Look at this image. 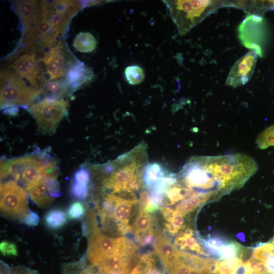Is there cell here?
Instances as JSON below:
<instances>
[{
	"label": "cell",
	"instance_id": "cell-1",
	"mask_svg": "<svg viewBox=\"0 0 274 274\" xmlns=\"http://www.w3.org/2000/svg\"><path fill=\"white\" fill-rule=\"evenodd\" d=\"M180 36L189 32L209 15L226 6V3L218 1H163Z\"/></svg>",
	"mask_w": 274,
	"mask_h": 274
},
{
	"label": "cell",
	"instance_id": "cell-2",
	"mask_svg": "<svg viewBox=\"0 0 274 274\" xmlns=\"http://www.w3.org/2000/svg\"><path fill=\"white\" fill-rule=\"evenodd\" d=\"M42 92L41 89L28 86L16 74L1 70V109L19 106L28 108Z\"/></svg>",
	"mask_w": 274,
	"mask_h": 274
},
{
	"label": "cell",
	"instance_id": "cell-3",
	"mask_svg": "<svg viewBox=\"0 0 274 274\" xmlns=\"http://www.w3.org/2000/svg\"><path fill=\"white\" fill-rule=\"evenodd\" d=\"M68 107L67 100L45 97L32 104L27 110L36 120L39 131L43 134H51L67 116Z\"/></svg>",
	"mask_w": 274,
	"mask_h": 274
},
{
	"label": "cell",
	"instance_id": "cell-4",
	"mask_svg": "<svg viewBox=\"0 0 274 274\" xmlns=\"http://www.w3.org/2000/svg\"><path fill=\"white\" fill-rule=\"evenodd\" d=\"M13 9L22 24V37L20 42L31 46L39 39V26L42 19L41 1H14Z\"/></svg>",
	"mask_w": 274,
	"mask_h": 274
},
{
	"label": "cell",
	"instance_id": "cell-5",
	"mask_svg": "<svg viewBox=\"0 0 274 274\" xmlns=\"http://www.w3.org/2000/svg\"><path fill=\"white\" fill-rule=\"evenodd\" d=\"M27 191L14 181L1 185V211L10 219L21 220L29 213Z\"/></svg>",
	"mask_w": 274,
	"mask_h": 274
},
{
	"label": "cell",
	"instance_id": "cell-6",
	"mask_svg": "<svg viewBox=\"0 0 274 274\" xmlns=\"http://www.w3.org/2000/svg\"><path fill=\"white\" fill-rule=\"evenodd\" d=\"M42 18L46 20L60 35L64 32L73 17L83 7L77 1H41Z\"/></svg>",
	"mask_w": 274,
	"mask_h": 274
},
{
	"label": "cell",
	"instance_id": "cell-7",
	"mask_svg": "<svg viewBox=\"0 0 274 274\" xmlns=\"http://www.w3.org/2000/svg\"><path fill=\"white\" fill-rule=\"evenodd\" d=\"M115 163V169L110 176L104 180L103 187L105 191L110 194H114L138 190L141 182L139 173L141 164L135 160L129 161L116 170Z\"/></svg>",
	"mask_w": 274,
	"mask_h": 274
},
{
	"label": "cell",
	"instance_id": "cell-8",
	"mask_svg": "<svg viewBox=\"0 0 274 274\" xmlns=\"http://www.w3.org/2000/svg\"><path fill=\"white\" fill-rule=\"evenodd\" d=\"M131 244L124 237H112L95 233L89 240L87 258L91 265L96 267L105 258L127 248Z\"/></svg>",
	"mask_w": 274,
	"mask_h": 274
},
{
	"label": "cell",
	"instance_id": "cell-9",
	"mask_svg": "<svg viewBox=\"0 0 274 274\" xmlns=\"http://www.w3.org/2000/svg\"><path fill=\"white\" fill-rule=\"evenodd\" d=\"M263 18L258 15L247 16L238 26V36L243 44L254 51L260 57L262 55L261 43L263 40Z\"/></svg>",
	"mask_w": 274,
	"mask_h": 274
},
{
	"label": "cell",
	"instance_id": "cell-10",
	"mask_svg": "<svg viewBox=\"0 0 274 274\" xmlns=\"http://www.w3.org/2000/svg\"><path fill=\"white\" fill-rule=\"evenodd\" d=\"M67 55L63 44L60 42L47 51L40 59L46 67L49 81L64 76L69 66L76 60H68Z\"/></svg>",
	"mask_w": 274,
	"mask_h": 274
},
{
	"label": "cell",
	"instance_id": "cell-11",
	"mask_svg": "<svg viewBox=\"0 0 274 274\" xmlns=\"http://www.w3.org/2000/svg\"><path fill=\"white\" fill-rule=\"evenodd\" d=\"M257 54L250 50L233 65L226 79L227 85L236 87L247 83L251 79L256 64Z\"/></svg>",
	"mask_w": 274,
	"mask_h": 274
},
{
	"label": "cell",
	"instance_id": "cell-12",
	"mask_svg": "<svg viewBox=\"0 0 274 274\" xmlns=\"http://www.w3.org/2000/svg\"><path fill=\"white\" fill-rule=\"evenodd\" d=\"M11 66L20 77L26 79L32 86L38 88L37 78L40 70L34 52L21 55L14 60Z\"/></svg>",
	"mask_w": 274,
	"mask_h": 274
},
{
	"label": "cell",
	"instance_id": "cell-13",
	"mask_svg": "<svg viewBox=\"0 0 274 274\" xmlns=\"http://www.w3.org/2000/svg\"><path fill=\"white\" fill-rule=\"evenodd\" d=\"M94 77L92 69L76 60L68 67L64 80L72 91L90 82Z\"/></svg>",
	"mask_w": 274,
	"mask_h": 274
},
{
	"label": "cell",
	"instance_id": "cell-14",
	"mask_svg": "<svg viewBox=\"0 0 274 274\" xmlns=\"http://www.w3.org/2000/svg\"><path fill=\"white\" fill-rule=\"evenodd\" d=\"M155 251L165 269L169 272L179 255L180 251L164 236H156L154 244Z\"/></svg>",
	"mask_w": 274,
	"mask_h": 274
},
{
	"label": "cell",
	"instance_id": "cell-15",
	"mask_svg": "<svg viewBox=\"0 0 274 274\" xmlns=\"http://www.w3.org/2000/svg\"><path fill=\"white\" fill-rule=\"evenodd\" d=\"M113 194L115 204L112 218L119 223L128 224L132 207L138 202V200L126 199Z\"/></svg>",
	"mask_w": 274,
	"mask_h": 274
},
{
	"label": "cell",
	"instance_id": "cell-16",
	"mask_svg": "<svg viewBox=\"0 0 274 274\" xmlns=\"http://www.w3.org/2000/svg\"><path fill=\"white\" fill-rule=\"evenodd\" d=\"M41 89L46 97L57 100L63 99L72 91L64 79L48 81L43 85Z\"/></svg>",
	"mask_w": 274,
	"mask_h": 274
},
{
	"label": "cell",
	"instance_id": "cell-17",
	"mask_svg": "<svg viewBox=\"0 0 274 274\" xmlns=\"http://www.w3.org/2000/svg\"><path fill=\"white\" fill-rule=\"evenodd\" d=\"M252 257L264 261L271 274H274V244L270 242L258 245L252 249Z\"/></svg>",
	"mask_w": 274,
	"mask_h": 274
},
{
	"label": "cell",
	"instance_id": "cell-18",
	"mask_svg": "<svg viewBox=\"0 0 274 274\" xmlns=\"http://www.w3.org/2000/svg\"><path fill=\"white\" fill-rule=\"evenodd\" d=\"M27 192L32 201L39 207H47L52 202L53 198L50 196L46 185L42 178L29 188Z\"/></svg>",
	"mask_w": 274,
	"mask_h": 274
},
{
	"label": "cell",
	"instance_id": "cell-19",
	"mask_svg": "<svg viewBox=\"0 0 274 274\" xmlns=\"http://www.w3.org/2000/svg\"><path fill=\"white\" fill-rule=\"evenodd\" d=\"M162 165L157 162L149 163L143 170V181L145 186L150 189L160 179L166 176Z\"/></svg>",
	"mask_w": 274,
	"mask_h": 274
},
{
	"label": "cell",
	"instance_id": "cell-20",
	"mask_svg": "<svg viewBox=\"0 0 274 274\" xmlns=\"http://www.w3.org/2000/svg\"><path fill=\"white\" fill-rule=\"evenodd\" d=\"M65 212L59 208H54L46 213L44 217L45 225L52 230L58 229L67 222Z\"/></svg>",
	"mask_w": 274,
	"mask_h": 274
},
{
	"label": "cell",
	"instance_id": "cell-21",
	"mask_svg": "<svg viewBox=\"0 0 274 274\" xmlns=\"http://www.w3.org/2000/svg\"><path fill=\"white\" fill-rule=\"evenodd\" d=\"M134 229L138 239L143 235L153 231L152 216L140 209L134 223Z\"/></svg>",
	"mask_w": 274,
	"mask_h": 274
},
{
	"label": "cell",
	"instance_id": "cell-22",
	"mask_svg": "<svg viewBox=\"0 0 274 274\" xmlns=\"http://www.w3.org/2000/svg\"><path fill=\"white\" fill-rule=\"evenodd\" d=\"M73 46L78 51L84 53L93 51L96 46L94 37L90 32H80L74 39Z\"/></svg>",
	"mask_w": 274,
	"mask_h": 274
},
{
	"label": "cell",
	"instance_id": "cell-23",
	"mask_svg": "<svg viewBox=\"0 0 274 274\" xmlns=\"http://www.w3.org/2000/svg\"><path fill=\"white\" fill-rule=\"evenodd\" d=\"M193 234L192 230L190 228H188L184 233L177 238L175 244L179 246L182 249L187 248L199 254L207 255V254L201 250V247L192 236Z\"/></svg>",
	"mask_w": 274,
	"mask_h": 274
},
{
	"label": "cell",
	"instance_id": "cell-24",
	"mask_svg": "<svg viewBox=\"0 0 274 274\" xmlns=\"http://www.w3.org/2000/svg\"><path fill=\"white\" fill-rule=\"evenodd\" d=\"M61 274H99L94 266L87 265L82 261L67 263L63 265Z\"/></svg>",
	"mask_w": 274,
	"mask_h": 274
},
{
	"label": "cell",
	"instance_id": "cell-25",
	"mask_svg": "<svg viewBox=\"0 0 274 274\" xmlns=\"http://www.w3.org/2000/svg\"><path fill=\"white\" fill-rule=\"evenodd\" d=\"M125 77L128 83L132 85L141 83L145 78L144 71L137 65H129L124 71Z\"/></svg>",
	"mask_w": 274,
	"mask_h": 274
},
{
	"label": "cell",
	"instance_id": "cell-26",
	"mask_svg": "<svg viewBox=\"0 0 274 274\" xmlns=\"http://www.w3.org/2000/svg\"><path fill=\"white\" fill-rule=\"evenodd\" d=\"M256 144L261 149L274 146V125L266 128L259 134L256 139Z\"/></svg>",
	"mask_w": 274,
	"mask_h": 274
},
{
	"label": "cell",
	"instance_id": "cell-27",
	"mask_svg": "<svg viewBox=\"0 0 274 274\" xmlns=\"http://www.w3.org/2000/svg\"><path fill=\"white\" fill-rule=\"evenodd\" d=\"M40 175L41 178L43 179L57 178L58 167L56 161L51 158L42 166Z\"/></svg>",
	"mask_w": 274,
	"mask_h": 274
},
{
	"label": "cell",
	"instance_id": "cell-28",
	"mask_svg": "<svg viewBox=\"0 0 274 274\" xmlns=\"http://www.w3.org/2000/svg\"><path fill=\"white\" fill-rule=\"evenodd\" d=\"M1 274H38L37 270L24 266L10 267L1 261Z\"/></svg>",
	"mask_w": 274,
	"mask_h": 274
},
{
	"label": "cell",
	"instance_id": "cell-29",
	"mask_svg": "<svg viewBox=\"0 0 274 274\" xmlns=\"http://www.w3.org/2000/svg\"><path fill=\"white\" fill-rule=\"evenodd\" d=\"M70 191L71 195L75 198L84 200L88 194V185L82 184L72 181Z\"/></svg>",
	"mask_w": 274,
	"mask_h": 274
},
{
	"label": "cell",
	"instance_id": "cell-30",
	"mask_svg": "<svg viewBox=\"0 0 274 274\" xmlns=\"http://www.w3.org/2000/svg\"><path fill=\"white\" fill-rule=\"evenodd\" d=\"M85 213V208L82 203L75 201L72 203L67 210V216L72 220L81 219Z\"/></svg>",
	"mask_w": 274,
	"mask_h": 274
},
{
	"label": "cell",
	"instance_id": "cell-31",
	"mask_svg": "<svg viewBox=\"0 0 274 274\" xmlns=\"http://www.w3.org/2000/svg\"><path fill=\"white\" fill-rule=\"evenodd\" d=\"M140 261L144 265L143 274H164L156 267L154 260L151 254L143 256Z\"/></svg>",
	"mask_w": 274,
	"mask_h": 274
},
{
	"label": "cell",
	"instance_id": "cell-32",
	"mask_svg": "<svg viewBox=\"0 0 274 274\" xmlns=\"http://www.w3.org/2000/svg\"><path fill=\"white\" fill-rule=\"evenodd\" d=\"M42 179L44 181L49 195L52 198L58 197L61 195L62 193L57 178Z\"/></svg>",
	"mask_w": 274,
	"mask_h": 274
},
{
	"label": "cell",
	"instance_id": "cell-33",
	"mask_svg": "<svg viewBox=\"0 0 274 274\" xmlns=\"http://www.w3.org/2000/svg\"><path fill=\"white\" fill-rule=\"evenodd\" d=\"M90 176L87 168L82 166L77 169L74 176L72 181L85 185H88Z\"/></svg>",
	"mask_w": 274,
	"mask_h": 274
},
{
	"label": "cell",
	"instance_id": "cell-34",
	"mask_svg": "<svg viewBox=\"0 0 274 274\" xmlns=\"http://www.w3.org/2000/svg\"><path fill=\"white\" fill-rule=\"evenodd\" d=\"M0 251L4 256H17L18 252L16 245L7 241H4L0 244Z\"/></svg>",
	"mask_w": 274,
	"mask_h": 274
},
{
	"label": "cell",
	"instance_id": "cell-35",
	"mask_svg": "<svg viewBox=\"0 0 274 274\" xmlns=\"http://www.w3.org/2000/svg\"><path fill=\"white\" fill-rule=\"evenodd\" d=\"M40 218L38 214L30 210L29 213L21 220L20 223L29 227H34L39 224Z\"/></svg>",
	"mask_w": 274,
	"mask_h": 274
},
{
	"label": "cell",
	"instance_id": "cell-36",
	"mask_svg": "<svg viewBox=\"0 0 274 274\" xmlns=\"http://www.w3.org/2000/svg\"><path fill=\"white\" fill-rule=\"evenodd\" d=\"M4 110V113L9 115L14 116L16 115L18 112V107H9Z\"/></svg>",
	"mask_w": 274,
	"mask_h": 274
},
{
	"label": "cell",
	"instance_id": "cell-37",
	"mask_svg": "<svg viewBox=\"0 0 274 274\" xmlns=\"http://www.w3.org/2000/svg\"><path fill=\"white\" fill-rule=\"evenodd\" d=\"M269 242L274 244V236Z\"/></svg>",
	"mask_w": 274,
	"mask_h": 274
},
{
	"label": "cell",
	"instance_id": "cell-38",
	"mask_svg": "<svg viewBox=\"0 0 274 274\" xmlns=\"http://www.w3.org/2000/svg\"><path fill=\"white\" fill-rule=\"evenodd\" d=\"M99 274H107V273H104V272H99Z\"/></svg>",
	"mask_w": 274,
	"mask_h": 274
}]
</instances>
